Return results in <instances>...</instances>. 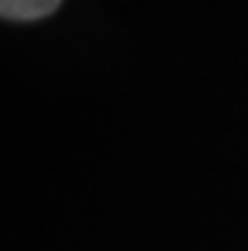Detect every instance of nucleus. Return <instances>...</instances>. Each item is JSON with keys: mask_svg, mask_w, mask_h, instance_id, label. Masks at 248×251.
<instances>
[{"mask_svg": "<svg viewBox=\"0 0 248 251\" xmlns=\"http://www.w3.org/2000/svg\"><path fill=\"white\" fill-rule=\"evenodd\" d=\"M61 5V0H0V13L8 21H38Z\"/></svg>", "mask_w": 248, "mask_h": 251, "instance_id": "nucleus-1", "label": "nucleus"}]
</instances>
